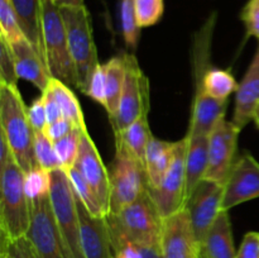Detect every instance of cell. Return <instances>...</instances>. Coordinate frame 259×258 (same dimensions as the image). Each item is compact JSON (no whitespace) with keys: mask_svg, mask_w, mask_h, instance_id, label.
I'll return each instance as SVG.
<instances>
[{"mask_svg":"<svg viewBox=\"0 0 259 258\" xmlns=\"http://www.w3.org/2000/svg\"><path fill=\"white\" fill-rule=\"evenodd\" d=\"M105 219L114 253L129 243L141 245L159 244L163 218L149 189L120 211L106 215Z\"/></svg>","mask_w":259,"mask_h":258,"instance_id":"cell-1","label":"cell"},{"mask_svg":"<svg viewBox=\"0 0 259 258\" xmlns=\"http://www.w3.org/2000/svg\"><path fill=\"white\" fill-rule=\"evenodd\" d=\"M0 131L12 147L15 162L24 172L38 166L34 154L35 132L28 118V106L18 86L0 82Z\"/></svg>","mask_w":259,"mask_h":258,"instance_id":"cell-2","label":"cell"},{"mask_svg":"<svg viewBox=\"0 0 259 258\" xmlns=\"http://www.w3.org/2000/svg\"><path fill=\"white\" fill-rule=\"evenodd\" d=\"M25 172L12 159L0 167V233L8 240L25 237L32 222V204L24 189Z\"/></svg>","mask_w":259,"mask_h":258,"instance_id":"cell-3","label":"cell"},{"mask_svg":"<svg viewBox=\"0 0 259 258\" xmlns=\"http://www.w3.org/2000/svg\"><path fill=\"white\" fill-rule=\"evenodd\" d=\"M60 9L67 30L68 51L75 70L76 89L86 94L91 77L100 65L90 12L86 5Z\"/></svg>","mask_w":259,"mask_h":258,"instance_id":"cell-4","label":"cell"},{"mask_svg":"<svg viewBox=\"0 0 259 258\" xmlns=\"http://www.w3.org/2000/svg\"><path fill=\"white\" fill-rule=\"evenodd\" d=\"M42 37L51 76L76 88L65 19L53 0H42Z\"/></svg>","mask_w":259,"mask_h":258,"instance_id":"cell-5","label":"cell"},{"mask_svg":"<svg viewBox=\"0 0 259 258\" xmlns=\"http://www.w3.org/2000/svg\"><path fill=\"white\" fill-rule=\"evenodd\" d=\"M110 177V212L120 211L136 201L149 189L146 167L128 151L124 144L115 142V156L109 167Z\"/></svg>","mask_w":259,"mask_h":258,"instance_id":"cell-6","label":"cell"},{"mask_svg":"<svg viewBox=\"0 0 259 258\" xmlns=\"http://www.w3.org/2000/svg\"><path fill=\"white\" fill-rule=\"evenodd\" d=\"M52 186L50 199L53 215L58 225L70 258H85L81 245L80 217L77 200L65 169L51 172Z\"/></svg>","mask_w":259,"mask_h":258,"instance_id":"cell-7","label":"cell"},{"mask_svg":"<svg viewBox=\"0 0 259 258\" xmlns=\"http://www.w3.org/2000/svg\"><path fill=\"white\" fill-rule=\"evenodd\" d=\"M125 58V82L115 116L110 119L114 134L123 132L139 116L148 114L151 109V85L149 78L132 53H124Z\"/></svg>","mask_w":259,"mask_h":258,"instance_id":"cell-8","label":"cell"},{"mask_svg":"<svg viewBox=\"0 0 259 258\" xmlns=\"http://www.w3.org/2000/svg\"><path fill=\"white\" fill-rule=\"evenodd\" d=\"M27 238L38 258H70L53 215L50 196L32 202V222Z\"/></svg>","mask_w":259,"mask_h":258,"instance_id":"cell-9","label":"cell"},{"mask_svg":"<svg viewBox=\"0 0 259 258\" xmlns=\"http://www.w3.org/2000/svg\"><path fill=\"white\" fill-rule=\"evenodd\" d=\"M186 148L184 137L177 141L174 161L162 184L156 189H149L163 219L186 207Z\"/></svg>","mask_w":259,"mask_h":258,"instance_id":"cell-10","label":"cell"},{"mask_svg":"<svg viewBox=\"0 0 259 258\" xmlns=\"http://www.w3.org/2000/svg\"><path fill=\"white\" fill-rule=\"evenodd\" d=\"M240 129L223 116L209 134V167L205 180L225 182L238 148Z\"/></svg>","mask_w":259,"mask_h":258,"instance_id":"cell-11","label":"cell"},{"mask_svg":"<svg viewBox=\"0 0 259 258\" xmlns=\"http://www.w3.org/2000/svg\"><path fill=\"white\" fill-rule=\"evenodd\" d=\"M159 247L163 258H200L201 244L186 207L164 218Z\"/></svg>","mask_w":259,"mask_h":258,"instance_id":"cell-12","label":"cell"},{"mask_svg":"<svg viewBox=\"0 0 259 258\" xmlns=\"http://www.w3.org/2000/svg\"><path fill=\"white\" fill-rule=\"evenodd\" d=\"M224 191L225 182L204 180L187 201L186 209L200 244L223 210Z\"/></svg>","mask_w":259,"mask_h":258,"instance_id":"cell-13","label":"cell"},{"mask_svg":"<svg viewBox=\"0 0 259 258\" xmlns=\"http://www.w3.org/2000/svg\"><path fill=\"white\" fill-rule=\"evenodd\" d=\"M259 197V162L249 152L239 157L225 180L223 210Z\"/></svg>","mask_w":259,"mask_h":258,"instance_id":"cell-14","label":"cell"},{"mask_svg":"<svg viewBox=\"0 0 259 258\" xmlns=\"http://www.w3.org/2000/svg\"><path fill=\"white\" fill-rule=\"evenodd\" d=\"M75 167L81 172L86 181L89 182L95 194L100 200L104 215L109 214L110 210V177L109 168L104 164L103 158L98 151V147L94 143L88 126L83 129L82 139L80 144L77 161Z\"/></svg>","mask_w":259,"mask_h":258,"instance_id":"cell-15","label":"cell"},{"mask_svg":"<svg viewBox=\"0 0 259 258\" xmlns=\"http://www.w3.org/2000/svg\"><path fill=\"white\" fill-rule=\"evenodd\" d=\"M77 209L80 217L81 245L85 258H114L113 244L105 217H94L78 200Z\"/></svg>","mask_w":259,"mask_h":258,"instance_id":"cell-16","label":"cell"},{"mask_svg":"<svg viewBox=\"0 0 259 258\" xmlns=\"http://www.w3.org/2000/svg\"><path fill=\"white\" fill-rule=\"evenodd\" d=\"M10 46L14 52L19 78L28 81L34 85L40 93H43L47 89L52 76L42 56L25 37Z\"/></svg>","mask_w":259,"mask_h":258,"instance_id":"cell-17","label":"cell"},{"mask_svg":"<svg viewBox=\"0 0 259 258\" xmlns=\"http://www.w3.org/2000/svg\"><path fill=\"white\" fill-rule=\"evenodd\" d=\"M259 101V43L253 60L235 93L233 123L243 131L252 121L253 110Z\"/></svg>","mask_w":259,"mask_h":258,"instance_id":"cell-18","label":"cell"},{"mask_svg":"<svg viewBox=\"0 0 259 258\" xmlns=\"http://www.w3.org/2000/svg\"><path fill=\"white\" fill-rule=\"evenodd\" d=\"M186 148V205L192 192L206 177L209 167V136H185Z\"/></svg>","mask_w":259,"mask_h":258,"instance_id":"cell-19","label":"cell"},{"mask_svg":"<svg viewBox=\"0 0 259 258\" xmlns=\"http://www.w3.org/2000/svg\"><path fill=\"white\" fill-rule=\"evenodd\" d=\"M201 253L207 258H235L237 249L234 247L232 222L229 211L222 210L217 220L207 234L205 235L201 244Z\"/></svg>","mask_w":259,"mask_h":258,"instance_id":"cell-20","label":"cell"},{"mask_svg":"<svg viewBox=\"0 0 259 258\" xmlns=\"http://www.w3.org/2000/svg\"><path fill=\"white\" fill-rule=\"evenodd\" d=\"M177 142L163 141L152 136L146 152L144 167L148 177L149 189H156L163 181L175 157Z\"/></svg>","mask_w":259,"mask_h":258,"instance_id":"cell-21","label":"cell"},{"mask_svg":"<svg viewBox=\"0 0 259 258\" xmlns=\"http://www.w3.org/2000/svg\"><path fill=\"white\" fill-rule=\"evenodd\" d=\"M19 19L25 38L39 52L46 65V51L42 37V0H10Z\"/></svg>","mask_w":259,"mask_h":258,"instance_id":"cell-22","label":"cell"},{"mask_svg":"<svg viewBox=\"0 0 259 258\" xmlns=\"http://www.w3.org/2000/svg\"><path fill=\"white\" fill-rule=\"evenodd\" d=\"M105 72L106 95L104 108L108 113L109 119H113L118 111L124 82H125L126 66L124 53L121 56H114L105 63Z\"/></svg>","mask_w":259,"mask_h":258,"instance_id":"cell-23","label":"cell"},{"mask_svg":"<svg viewBox=\"0 0 259 258\" xmlns=\"http://www.w3.org/2000/svg\"><path fill=\"white\" fill-rule=\"evenodd\" d=\"M114 136H115V142L124 144L128 151L144 164L147 147L153 136L149 129L148 114L139 116L128 128L124 129L123 132L115 133Z\"/></svg>","mask_w":259,"mask_h":258,"instance_id":"cell-24","label":"cell"},{"mask_svg":"<svg viewBox=\"0 0 259 258\" xmlns=\"http://www.w3.org/2000/svg\"><path fill=\"white\" fill-rule=\"evenodd\" d=\"M53 94L55 99L60 105L61 111H62L63 118L68 119L77 126H85V118H83L82 108L78 103L77 96L75 95L70 89V85L65 83L58 78L52 77L47 86Z\"/></svg>","mask_w":259,"mask_h":258,"instance_id":"cell-25","label":"cell"},{"mask_svg":"<svg viewBox=\"0 0 259 258\" xmlns=\"http://www.w3.org/2000/svg\"><path fill=\"white\" fill-rule=\"evenodd\" d=\"M66 172H67L71 186H72V190L73 192H75L78 201H80L81 204L89 210V212L93 214L94 217H105L98 195L95 194L93 187L89 185V182L86 181L85 177L81 175V172L78 171L75 166Z\"/></svg>","mask_w":259,"mask_h":258,"instance_id":"cell-26","label":"cell"},{"mask_svg":"<svg viewBox=\"0 0 259 258\" xmlns=\"http://www.w3.org/2000/svg\"><path fill=\"white\" fill-rule=\"evenodd\" d=\"M85 126H76L71 133L63 137L62 139L53 142L56 152H57L58 159H60L62 168L65 171L72 168L77 161L78 152H80L81 139H82V133Z\"/></svg>","mask_w":259,"mask_h":258,"instance_id":"cell-27","label":"cell"},{"mask_svg":"<svg viewBox=\"0 0 259 258\" xmlns=\"http://www.w3.org/2000/svg\"><path fill=\"white\" fill-rule=\"evenodd\" d=\"M51 186H52V177L51 172L42 168L40 166L33 167L30 171L25 172L24 189L30 204L43 197L50 196Z\"/></svg>","mask_w":259,"mask_h":258,"instance_id":"cell-28","label":"cell"},{"mask_svg":"<svg viewBox=\"0 0 259 258\" xmlns=\"http://www.w3.org/2000/svg\"><path fill=\"white\" fill-rule=\"evenodd\" d=\"M120 22L124 42L131 50H136L142 28L139 27L138 19H137L134 0H121Z\"/></svg>","mask_w":259,"mask_h":258,"instance_id":"cell-29","label":"cell"},{"mask_svg":"<svg viewBox=\"0 0 259 258\" xmlns=\"http://www.w3.org/2000/svg\"><path fill=\"white\" fill-rule=\"evenodd\" d=\"M34 154L38 166L47 171L53 172L62 168L53 142L46 136L45 132H35ZM63 169V168H62Z\"/></svg>","mask_w":259,"mask_h":258,"instance_id":"cell-30","label":"cell"},{"mask_svg":"<svg viewBox=\"0 0 259 258\" xmlns=\"http://www.w3.org/2000/svg\"><path fill=\"white\" fill-rule=\"evenodd\" d=\"M0 37L9 45L25 37L10 0H0Z\"/></svg>","mask_w":259,"mask_h":258,"instance_id":"cell-31","label":"cell"},{"mask_svg":"<svg viewBox=\"0 0 259 258\" xmlns=\"http://www.w3.org/2000/svg\"><path fill=\"white\" fill-rule=\"evenodd\" d=\"M134 5L141 28L157 24L164 12V0H134Z\"/></svg>","mask_w":259,"mask_h":258,"instance_id":"cell-32","label":"cell"},{"mask_svg":"<svg viewBox=\"0 0 259 258\" xmlns=\"http://www.w3.org/2000/svg\"><path fill=\"white\" fill-rule=\"evenodd\" d=\"M18 80L19 76L12 46L0 37V82L18 86Z\"/></svg>","mask_w":259,"mask_h":258,"instance_id":"cell-33","label":"cell"},{"mask_svg":"<svg viewBox=\"0 0 259 258\" xmlns=\"http://www.w3.org/2000/svg\"><path fill=\"white\" fill-rule=\"evenodd\" d=\"M0 253L5 255V258H38L32 243L28 239L27 235L18 239L8 240L2 238L0 242Z\"/></svg>","mask_w":259,"mask_h":258,"instance_id":"cell-34","label":"cell"},{"mask_svg":"<svg viewBox=\"0 0 259 258\" xmlns=\"http://www.w3.org/2000/svg\"><path fill=\"white\" fill-rule=\"evenodd\" d=\"M85 95L93 99L100 105H105V95H106V72H105V63H100L98 68L94 72L91 77L90 83H89L88 91Z\"/></svg>","mask_w":259,"mask_h":258,"instance_id":"cell-35","label":"cell"},{"mask_svg":"<svg viewBox=\"0 0 259 258\" xmlns=\"http://www.w3.org/2000/svg\"><path fill=\"white\" fill-rule=\"evenodd\" d=\"M240 18L245 25L247 34L258 38L259 40V0H249Z\"/></svg>","mask_w":259,"mask_h":258,"instance_id":"cell-36","label":"cell"},{"mask_svg":"<svg viewBox=\"0 0 259 258\" xmlns=\"http://www.w3.org/2000/svg\"><path fill=\"white\" fill-rule=\"evenodd\" d=\"M28 118L32 124L34 132H45L48 125L47 113H46V106L43 96H38L30 106H28Z\"/></svg>","mask_w":259,"mask_h":258,"instance_id":"cell-37","label":"cell"},{"mask_svg":"<svg viewBox=\"0 0 259 258\" xmlns=\"http://www.w3.org/2000/svg\"><path fill=\"white\" fill-rule=\"evenodd\" d=\"M235 258H259V232H248L244 235Z\"/></svg>","mask_w":259,"mask_h":258,"instance_id":"cell-38","label":"cell"},{"mask_svg":"<svg viewBox=\"0 0 259 258\" xmlns=\"http://www.w3.org/2000/svg\"><path fill=\"white\" fill-rule=\"evenodd\" d=\"M76 126L77 125H75V124H73L71 120H68V119L61 118L60 120L55 121V123L48 124L45 133L51 141L56 142L58 141V139H62L63 137L67 136L68 133H71Z\"/></svg>","mask_w":259,"mask_h":258,"instance_id":"cell-39","label":"cell"},{"mask_svg":"<svg viewBox=\"0 0 259 258\" xmlns=\"http://www.w3.org/2000/svg\"><path fill=\"white\" fill-rule=\"evenodd\" d=\"M40 95L43 96V100H45V106H46V113H47V120L48 124L55 123V121L60 120L61 118H63L62 111H61L60 105H58L57 100L55 99L53 94L51 93L50 89H46L43 93H40Z\"/></svg>","mask_w":259,"mask_h":258,"instance_id":"cell-40","label":"cell"},{"mask_svg":"<svg viewBox=\"0 0 259 258\" xmlns=\"http://www.w3.org/2000/svg\"><path fill=\"white\" fill-rule=\"evenodd\" d=\"M114 258H143L141 245L133 243L123 245L114 253Z\"/></svg>","mask_w":259,"mask_h":258,"instance_id":"cell-41","label":"cell"},{"mask_svg":"<svg viewBox=\"0 0 259 258\" xmlns=\"http://www.w3.org/2000/svg\"><path fill=\"white\" fill-rule=\"evenodd\" d=\"M12 159H14L12 147H10L9 141L5 137V134L0 131V167L4 166Z\"/></svg>","mask_w":259,"mask_h":258,"instance_id":"cell-42","label":"cell"},{"mask_svg":"<svg viewBox=\"0 0 259 258\" xmlns=\"http://www.w3.org/2000/svg\"><path fill=\"white\" fill-rule=\"evenodd\" d=\"M141 249H142V255H143V258H163L159 244L141 245Z\"/></svg>","mask_w":259,"mask_h":258,"instance_id":"cell-43","label":"cell"},{"mask_svg":"<svg viewBox=\"0 0 259 258\" xmlns=\"http://www.w3.org/2000/svg\"><path fill=\"white\" fill-rule=\"evenodd\" d=\"M56 4L60 8H77L83 7L85 2L83 0H56Z\"/></svg>","mask_w":259,"mask_h":258,"instance_id":"cell-44","label":"cell"},{"mask_svg":"<svg viewBox=\"0 0 259 258\" xmlns=\"http://www.w3.org/2000/svg\"><path fill=\"white\" fill-rule=\"evenodd\" d=\"M252 120L254 121L257 128L259 129V101L255 104L254 106V110H253V116H252Z\"/></svg>","mask_w":259,"mask_h":258,"instance_id":"cell-45","label":"cell"},{"mask_svg":"<svg viewBox=\"0 0 259 258\" xmlns=\"http://www.w3.org/2000/svg\"><path fill=\"white\" fill-rule=\"evenodd\" d=\"M200 258H207V257H206V255H204V254H202V253H201V254H200Z\"/></svg>","mask_w":259,"mask_h":258,"instance_id":"cell-46","label":"cell"},{"mask_svg":"<svg viewBox=\"0 0 259 258\" xmlns=\"http://www.w3.org/2000/svg\"><path fill=\"white\" fill-rule=\"evenodd\" d=\"M0 258H5V255L3 253H0Z\"/></svg>","mask_w":259,"mask_h":258,"instance_id":"cell-47","label":"cell"},{"mask_svg":"<svg viewBox=\"0 0 259 258\" xmlns=\"http://www.w3.org/2000/svg\"><path fill=\"white\" fill-rule=\"evenodd\" d=\"M53 2H55V3H56V0H53Z\"/></svg>","mask_w":259,"mask_h":258,"instance_id":"cell-48","label":"cell"}]
</instances>
